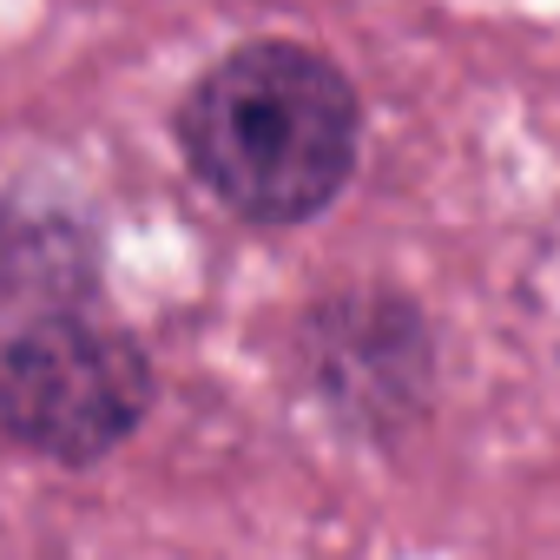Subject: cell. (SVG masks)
<instances>
[{
	"mask_svg": "<svg viewBox=\"0 0 560 560\" xmlns=\"http://www.w3.org/2000/svg\"><path fill=\"white\" fill-rule=\"evenodd\" d=\"M198 185L250 224L317 218L357 165L350 80L291 40H250L218 60L178 113Z\"/></svg>",
	"mask_w": 560,
	"mask_h": 560,
	"instance_id": "obj_1",
	"label": "cell"
},
{
	"mask_svg": "<svg viewBox=\"0 0 560 560\" xmlns=\"http://www.w3.org/2000/svg\"><path fill=\"white\" fill-rule=\"evenodd\" d=\"M304 363L330 409H343L357 429L402 422L429 389V343L402 304L383 298H343L324 304L304 324Z\"/></svg>",
	"mask_w": 560,
	"mask_h": 560,
	"instance_id": "obj_3",
	"label": "cell"
},
{
	"mask_svg": "<svg viewBox=\"0 0 560 560\" xmlns=\"http://www.w3.org/2000/svg\"><path fill=\"white\" fill-rule=\"evenodd\" d=\"M152 409L145 357L100 324L80 317H34L0 343V442L54 455V462H100L119 448Z\"/></svg>",
	"mask_w": 560,
	"mask_h": 560,
	"instance_id": "obj_2",
	"label": "cell"
},
{
	"mask_svg": "<svg viewBox=\"0 0 560 560\" xmlns=\"http://www.w3.org/2000/svg\"><path fill=\"white\" fill-rule=\"evenodd\" d=\"M0 284L14 304L40 311V317H67V304L86 298L93 284V244L80 224H67L60 211L40 218H0Z\"/></svg>",
	"mask_w": 560,
	"mask_h": 560,
	"instance_id": "obj_4",
	"label": "cell"
}]
</instances>
